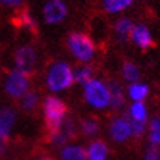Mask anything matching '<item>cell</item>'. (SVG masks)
Listing matches in <instances>:
<instances>
[{
	"instance_id": "obj_4",
	"label": "cell",
	"mask_w": 160,
	"mask_h": 160,
	"mask_svg": "<svg viewBox=\"0 0 160 160\" xmlns=\"http://www.w3.org/2000/svg\"><path fill=\"white\" fill-rule=\"evenodd\" d=\"M68 106L58 96H47L43 102V116L50 134L56 132L66 121Z\"/></svg>"
},
{
	"instance_id": "obj_24",
	"label": "cell",
	"mask_w": 160,
	"mask_h": 160,
	"mask_svg": "<svg viewBox=\"0 0 160 160\" xmlns=\"http://www.w3.org/2000/svg\"><path fill=\"white\" fill-rule=\"evenodd\" d=\"M160 159V148L159 147H148L144 153L142 160H159Z\"/></svg>"
},
{
	"instance_id": "obj_12",
	"label": "cell",
	"mask_w": 160,
	"mask_h": 160,
	"mask_svg": "<svg viewBox=\"0 0 160 160\" xmlns=\"http://www.w3.org/2000/svg\"><path fill=\"white\" fill-rule=\"evenodd\" d=\"M87 160H107L110 156V150L106 141L103 140H91L85 148Z\"/></svg>"
},
{
	"instance_id": "obj_11",
	"label": "cell",
	"mask_w": 160,
	"mask_h": 160,
	"mask_svg": "<svg viewBox=\"0 0 160 160\" xmlns=\"http://www.w3.org/2000/svg\"><path fill=\"white\" fill-rule=\"evenodd\" d=\"M75 132H77L75 122L72 119H66L58 131L50 134V141L53 146H66L69 144V140L75 137Z\"/></svg>"
},
{
	"instance_id": "obj_17",
	"label": "cell",
	"mask_w": 160,
	"mask_h": 160,
	"mask_svg": "<svg viewBox=\"0 0 160 160\" xmlns=\"http://www.w3.org/2000/svg\"><path fill=\"white\" fill-rule=\"evenodd\" d=\"M60 160H87L85 148L78 144H66L59 153Z\"/></svg>"
},
{
	"instance_id": "obj_13",
	"label": "cell",
	"mask_w": 160,
	"mask_h": 160,
	"mask_svg": "<svg viewBox=\"0 0 160 160\" xmlns=\"http://www.w3.org/2000/svg\"><path fill=\"white\" fill-rule=\"evenodd\" d=\"M109 88H110V107L115 110L123 109L126 103V90L123 85L118 81H110Z\"/></svg>"
},
{
	"instance_id": "obj_26",
	"label": "cell",
	"mask_w": 160,
	"mask_h": 160,
	"mask_svg": "<svg viewBox=\"0 0 160 160\" xmlns=\"http://www.w3.org/2000/svg\"><path fill=\"white\" fill-rule=\"evenodd\" d=\"M5 151V141H0V153Z\"/></svg>"
},
{
	"instance_id": "obj_8",
	"label": "cell",
	"mask_w": 160,
	"mask_h": 160,
	"mask_svg": "<svg viewBox=\"0 0 160 160\" xmlns=\"http://www.w3.org/2000/svg\"><path fill=\"white\" fill-rule=\"evenodd\" d=\"M68 16V6L62 0H50L43 6V18L50 25L60 24Z\"/></svg>"
},
{
	"instance_id": "obj_10",
	"label": "cell",
	"mask_w": 160,
	"mask_h": 160,
	"mask_svg": "<svg viewBox=\"0 0 160 160\" xmlns=\"http://www.w3.org/2000/svg\"><path fill=\"white\" fill-rule=\"evenodd\" d=\"M18 113L13 107L0 106V141H5L13 129Z\"/></svg>"
},
{
	"instance_id": "obj_16",
	"label": "cell",
	"mask_w": 160,
	"mask_h": 160,
	"mask_svg": "<svg viewBox=\"0 0 160 160\" xmlns=\"http://www.w3.org/2000/svg\"><path fill=\"white\" fill-rule=\"evenodd\" d=\"M121 75H122V79L125 82H128V85L132 82L141 81V69L132 60H125V62L122 63Z\"/></svg>"
},
{
	"instance_id": "obj_2",
	"label": "cell",
	"mask_w": 160,
	"mask_h": 160,
	"mask_svg": "<svg viewBox=\"0 0 160 160\" xmlns=\"http://www.w3.org/2000/svg\"><path fill=\"white\" fill-rule=\"evenodd\" d=\"M66 46L72 58L81 65H88L96 58V53H97L94 40L81 31L71 32L66 38Z\"/></svg>"
},
{
	"instance_id": "obj_21",
	"label": "cell",
	"mask_w": 160,
	"mask_h": 160,
	"mask_svg": "<svg viewBox=\"0 0 160 160\" xmlns=\"http://www.w3.org/2000/svg\"><path fill=\"white\" fill-rule=\"evenodd\" d=\"M94 77V69L90 65H79L73 69V82L79 84V85H85L87 82H90Z\"/></svg>"
},
{
	"instance_id": "obj_5",
	"label": "cell",
	"mask_w": 160,
	"mask_h": 160,
	"mask_svg": "<svg viewBox=\"0 0 160 160\" xmlns=\"http://www.w3.org/2000/svg\"><path fill=\"white\" fill-rule=\"evenodd\" d=\"M29 87H31L29 75L16 69L10 71L5 79V92L15 100H21L29 91Z\"/></svg>"
},
{
	"instance_id": "obj_9",
	"label": "cell",
	"mask_w": 160,
	"mask_h": 160,
	"mask_svg": "<svg viewBox=\"0 0 160 160\" xmlns=\"http://www.w3.org/2000/svg\"><path fill=\"white\" fill-rule=\"evenodd\" d=\"M129 40L131 43L138 47L141 50H148L154 43V38H153V34H151V29L147 27L146 24H134L131 31V35H129Z\"/></svg>"
},
{
	"instance_id": "obj_1",
	"label": "cell",
	"mask_w": 160,
	"mask_h": 160,
	"mask_svg": "<svg viewBox=\"0 0 160 160\" xmlns=\"http://www.w3.org/2000/svg\"><path fill=\"white\" fill-rule=\"evenodd\" d=\"M44 81L52 92L66 91L73 84V68L65 60H56L47 68Z\"/></svg>"
},
{
	"instance_id": "obj_20",
	"label": "cell",
	"mask_w": 160,
	"mask_h": 160,
	"mask_svg": "<svg viewBox=\"0 0 160 160\" xmlns=\"http://www.w3.org/2000/svg\"><path fill=\"white\" fill-rule=\"evenodd\" d=\"M79 131L82 135L88 137V138H94L100 132V122L94 116L84 118L79 121Z\"/></svg>"
},
{
	"instance_id": "obj_18",
	"label": "cell",
	"mask_w": 160,
	"mask_h": 160,
	"mask_svg": "<svg viewBox=\"0 0 160 160\" xmlns=\"http://www.w3.org/2000/svg\"><path fill=\"white\" fill-rule=\"evenodd\" d=\"M147 140L150 147L160 148V116H153L148 119L147 123Z\"/></svg>"
},
{
	"instance_id": "obj_27",
	"label": "cell",
	"mask_w": 160,
	"mask_h": 160,
	"mask_svg": "<svg viewBox=\"0 0 160 160\" xmlns=\"http://www.w3.org/2000/svg\"><path fill=\"white\" fill-rule=\"evenodd\" d=\"M38 160H52L50 157H41V159H38Z\"/></svg>"
},
{
	"instance_id": "obj_23",
	"label": "cell",
	"mask_w": 160,
	"mask_h": 160,
	"mask_svg": "<svg viewBox=\"0 0 160 160\" xmlns=\"http://www.w3.org/2000/svg\"><path fill=\"white\" fill-rule=\"evenodd\" d=\"M38 103H40L38 92L31 91V90L21 98V107H22V110H25V112H34L35 109L38 107Z\"/></svg>"
},
{
	"instance_id": "obj_15",
	"label": "cell",
	"mask_w": 160,
	"mask_h": 160,
	"mask_svg": "<svg viewBox=\"0 0 160 160\" xmlns=\"http://www.w3.org/2000/svg\"><path fill=\"white\" fill-rule=\"evenodd\" d=\"M128 119L137 123H148V109L146 103H131L128 106Z\"/></svg>"
},
{
	"instance_id": "obj_19",
	"label": "cell",
	"mask_w": 160,
	"mask_h": 160,
	"mask_svg": "<svg viewBox=\"0 0 160 160\" xmlns=\"http://www.w3.org/2000/svg\"><path fill=\"white\" fill-rule=\"evenodd\" d=\"M132 27H134V22H132L129 18H126V16H122L119 19L113 24V34L116 35L118 40H123L129 38V35H131V31H132Z\"/></svg>"
},
{
	"instance_id": "obj_6",
	"label": "cell",
	"mask_w": 160,
	"mask_h": 160,
	"mask_svg": "<svg viewBox=\"0 0 160 160\" xmlns=\"http://www.w3.org/2000/svg\"><path fill=\"white\" fill-rule=\"evenodd\" d=\"M107 135L113 142L116 144H123L126 141H129L132 138V129L129 119L126 118V115H121V116L112 118L109 125H107Z\"/></svg>"
},
{
	"instance_id": "obj_3",
	"label": "cell",
	"mask_w": 160,
	"mask_h": 160,
	"mask_svg": "<svg viewBox=\"0 0 160 160\" xmlns=\"http://www.w3.org/2000/svg\"><path fill=\"white\" fill-rule=\"evenodd\" d=\"M84 102L96 110H106L110 107V88L109 82L100 78H92L82 87Z\"/></svg>"
},
{
	"instance_id": "obj_22",
	"label": "cell",
	"mask_w": 160,
	"mask_h": 160,
	"mask_svg": "<svg viewBox=\"0 0 160 160\" xmlns=\"http://www.w3.org/2000/svg\"><path fill=\"white\" fill-rule=\"evenodd\" d=\"M102 6L107 13L116 15L125 12L126 9H129L132 6V0H104Z\"/></svg>"
},
{
	"instance_id": "obj_25",
	"label": "cell",
	"mask_w": 160,
	"mask_h": 160,
	"mask_svg": "<svg viewBox=\"0 0 160 160\" xmlns=\"http://www.w3.org/2000/svg\"><path fill=\"white\" fill-rule=\"evenodd\" d=\"M2 5L10 6V8H16V6L22 5V2H10V0H5V2H2Z\"/></svg>"
},
{
	"instance_id": "obj_7",
	"label": "cell",
	"mask_w": 160,
	"mask_h": 160,
	"mask_svg": "<svg viewBox=\"0 0 160 160\" xmlns=\"http://www.w3.org/2000/svg\"><path fill=\"white\" fill-rule=\"evenodd\" d=\"M37 60H38L37 50L31 44L21 46L15 52V69L27 73V75H31L34 72L35 66H37Z\"/></svg>"
},
{
	"instance_id": "obj_14",
	"label": "cell",
	"mask_w": 160,
	"mask_h": 160,
	"mask_svg": "<svg viewBox=\"0 0 160 160\" xmlns=\"http://www.w3.org/2000/svg\"><path fill=\"white\" fill-rule=\"evenodd\" d=\"M150 94V87L142 81L132 82L126 88V97L131 100V103H142Z\"/></svg>"
}]
</instances>
